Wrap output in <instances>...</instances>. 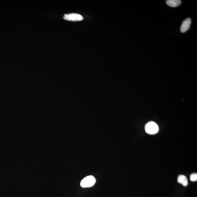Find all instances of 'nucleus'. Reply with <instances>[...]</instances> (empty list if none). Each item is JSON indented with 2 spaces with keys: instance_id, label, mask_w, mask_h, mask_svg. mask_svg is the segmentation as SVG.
<instances>
[{
  "instance_id": "39448f33",
  "label": "nucleus",
  "mask_w": 197,
  "mask_h": 197,
  "mask_svg": "<svg viewBox=\"0 0 197 197\" xmlns=\"http://www.w3.org/2000/svg\"><path fill=\"white\" fill-rule=\"evenodd\" d=\"M166 3L168 6L172 8H175L179 6L182 1L180 0H167Z\"/></svg>"
},
{
  "instance_id": "f257e3e1",
  "label": "nucleus",
  "mask_w": 197,
  "mask_h": 197,
  "mask_svg": "<svg viewBox=\"0 0 197 197\" xmlns=\"http://www.w3.org/2000/svg\"><path fill=\"white\" fill-rule=\"evenodd\" d=\"M158 125L153 121H150L147 123L145 126V130L148 134H155L159 132Z\"/></svg>"
},
{
  "instance_id": "20e7f679",
  "label": "nucleus",
  "mask_w": 197,
  "mask_h": 197,
  "mask_svg": "<svg viewBox=\"0 0 197 197\" xmlns=\"http://www.w3.org/2000/svg\"><path fill=\"white\" fill-rule=\"evenodd\" d=\"M191 20L190 18H187L183 21L180 27V32L182 33H185L190 27Z\"/></svg>"
},
{
  "instance_id": "f03ea898",
  "label": "nucleus",
  "mask_w": 197,
  "mask_h": 197,
  "mask_svg": "<svg viewBox=\"0 0 197 197\" xmlns=\"http://www.w3.org/2000/svg\"><path fill=\"white\" fill-rule=\"evenodd\" d=\"M96 182V179L92 175H88L84 178L80 182L82 187L88 188L92 187Z\"/></svg>"
},
{
  "instance_id": "423d86ee",
  "label": "nucleus",
  "mask_w": 197,
  "mask_h": 197,
  "mask_svg": "<svg viewBox=\"0 0 197 197\" xmlns=\"http://www.w3.org/2000/svg\"><path fill=\"white\" fill-rule=\"evenodd\" d=\"M177 182L181 184L184 186H187L188 184V179L187 177L184 175H179L177 178Z\"/></svg>"
},
{
  "instance_id": "0eeeda50",
  "label": "nucleus",
  "mask_w": 197,
  "mask_h": 197,
  "mask_svg": "<svg viewBox=\"0 0 197 197\" xmlns=\"http://www.w3.org/2000/svg\"><path fill=\"white\" fill-rule=\"evenodd\" d=\"M190 180L192 182H196L197 180V174L193 173L190 175Z\"/></svg>"
},
{
  "instance_id": "7ed1b4c3",
  "label": "nucleus",
  "mask_w": 197,
  "mask_h": 197,
  "mask_svg": "<svg viewBox=\"0 0 197 197\" xmlns=\"http://www.w3.org/2000/svg\"><path fill=\"white\" fill-rule=\"evenodd\" d=\"M63 18L66 20L73 21V22L81 21L83 19V17L81 15L76 13H70L65 14Z\"/></svg>"
}]
</instances>
